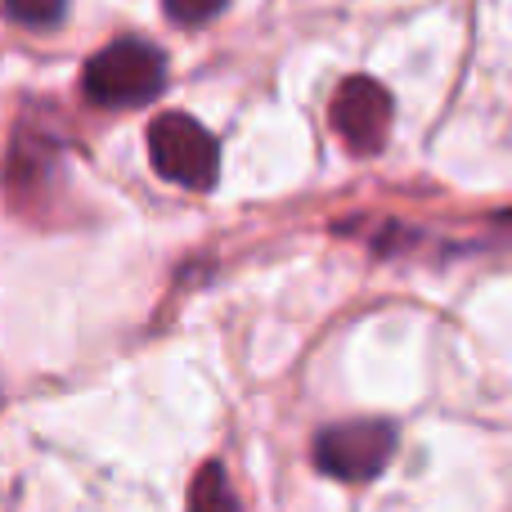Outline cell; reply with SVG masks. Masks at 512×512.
Segmentation results:
<instances>
[{
	"label": "cell",
	"mask_w": 512,
	"mask_h": 512,
	"mask_svg": "<svg viewBox=\"0 0 512 512\" xmlns=\"http://www.w3.org/2000/svg\"><path fill=\"white\" fill-rule=\"evenodd\" d=\"M0 5L23 27H54L63 18V9H68V0H0Z\"/></svg>",
	"instance_id": "cell-6"
},
{
	"label": "cell",
	"mask_w": 512,
	"mask_h": 512,
	"mask_svg": "<svg viewBox=\"0 0 512 512\" xmlns=\"http://www.w3.org/2000/svg\"><path fill=\"white\" fill-rule=\"evenodd\" d=\"M167 86V59L149 41H113L86 63L81 90L99 108H135L149 104Z\"/></svg>",
	"instance_id": "cell-1"
},
{
	"label": "cell",
	"mask_w": 512,
	"mask_h": 512,
	"mask_svg": "<svg viewBox=\"0 0 512 512\" xmlns=\"http://www.w3.org/2000/svg\"><path fill=\"white\" fill-rule=\"evenodd\" d=\"M149 158L162 180L185 189H212L216 171H221V149H216L212 131L189 113H162L149 126Z\"/></svg>",
	"instance_id": "cell-2"
},
{
	"label": "cell",
	"mask_w": 512,
	"mask_h": 512,
	"mask_svg": "<svg viewBox=\"0 0 512 512\" xmlns=\"http://www.w3.org/2000/svg\"><path fill=\"white\" fill-rule=\"evenodd\" d=\"M189 512H239V499H234L221 463H203L198 468L194 486H189Z\"/></svg>",
	"instance_id": "cell-5"
},
{
	"label": "cell",
	"mask_w": 512,
	"mask_h": 512,
	"mask_svg": "<svg viewBox=\"0 0 512 512\" xmlns=\"http://www.w3.org/2000/svg\"><path fill=\"white\" fill-rule=\"evenodd\" d=\"M333 131L360 158L378 153L391 131V95L373 77H351L333 95Z\"/></svg>",
	"instance_id": "cell-4"
},
{
	"label": "cell",
	"mask_w": 512,
	"mask_h": 512,
	"mask_svg": "<svg viewBox=\"0 0 512 512\" xmlns=\"http://www.w3.org/2000/svg\"><path fill=\"white\" fill-rule=\"evenodd\" d=\"M230 5V0H162V9H167L176 23L185 27H198V23H212L221 9Z\"/></svg>",
	"instance_id": "cell-7"
},
{
	"label": "cell",
	"mask_w": 512,
	"mask_h": 512,
	"mask_svg": "<svg viewBox=\"0 0 512 512\" xmlns=\"http://www.w3.org/2000/svg\"><path fill=\"white\" fill-rule=\"evenodd\" d=\"M396 454V432L391 423L360 418V423H337L315 436V468L333 481H373Z\"/></svg>",
	"instance_id": "cell-3"
}]
</instances>
